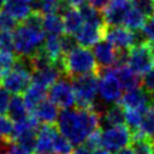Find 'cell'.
Instances as JSON below:
<instances>
[{
	"label": "cell",
	"mask_w": 154,
	"mask_h": 154,
	"mask_svg": "<svg viewBox=\"0 0 154 154\" xmlns=\"http://www.w3.org/2000/svg\"><path fill=\"white\" fill-rule=\"evenodd\" d=\"M0 154H7L5 150V144H0Z\"/></svg>",
	"instance_id": "47"
},
{
	"label": "cell",
	"mask_w": 154,
	"mask_h": 154,
	"mask_svg": "<svg viewBox=\"0 0 154 154\" xmlns=\"http://www.w3.org/2000/svg\"><path fill=\"white\" fill-rule=\"evenodd\" d=\"M72 143L58 132L54 140V154H72Z\"/></svg>",
	"instance_id": "33"
},
{
	"label": "cell",
	"mask_w": 154,
	"mask_h": 154,
	"mask_svg": "<svg viewBox=\"0 0 154 154\" xmlns=\"http://www.w3.org/2000/svg\"><path fill=\"white\" fill-rule=\"evenodd\" d=\"M76 105L78 108H95V99L99 94V75L90 73L72 79ZM97 111V109H96Z\"/></svg>",
	"instance_id": "5"
},
{
	"label": "cell",
	"mask_w": 154,
	"mask_h": 154,
	"mask_svg": "<svg viewBox=\"0 0 154 154\" xmlns=\"http://www.w3.org/2000/svg\"><path fill=\"white\" fill-rule=\"evenodd\" d=\"M46 90L45 88L40 87V85H36L34 83H31V85L26 89V91L24 93V102H25V106L28 108V111L32 112L38 103H41L43 100H46Z\"/></svg>",
	"instance_id": "24"
},
{
	"label": "cell",
	"mask_w": 154,
	"mask_h": 154,
	"mask_svg": "<svg viewBox=\"0 0 154 154\" xmlns=\"http://www.w3.org/2000/svg\"><path fill=\"white\" fill-rule=\"evenodd\" d=\"M60 41H61V48H63L64 55H66L67 53H70L71 51H73L77 47V41L73 35L64 34L60 36Z\"/></svg>",
	"instance_id": "37"
},
{
	"label": "cell",
	"mask_w": 154,
	"mask_h": 154,
	"mask_svg": "<svg viewBox=\"0 0 154 154\" xmlns=\"http://www.w3.org/2000/svg\"><path fill=\"white\" fill-rule=\"evenodd\" d=\"M38 129V120L34 116H28L25 119L14 123L12 142L32 153L35 150Z\"/></svg>",
	"instance_id": "7"
},
{
	"label": "cell",
	"mask_w": 154,
	"mask_h": 154,
	"mask_svg": "<svg viewBox=\"0 0 154 154\" xmlns=\"http://www.w3.org/2000/svg\"><path fill=\"white\" fill-rule=\"evenodd\" d=\"M130 0H109L102 10V17L107 26H119L124 24V19L131 8Z\"/></svg>",
	"instance_id": "14"
},
{
	"label": "cell",
	"mask_w": 154,
	"mask_h": 154,
	"mask_svg": "<svg viewBox=\"0 0 154 154\" xmlns=\"http://www.w3.org/2000/svg\"><path fill=\"white\" fill-rule=\"evenodd\" d=\"M126 65L138 76L154 69V57L147 42H140L128 51Z\"/></svg>",
	"instance_id": "9"
},
{
	"label": "cell",
	"mask_w": 154,
	"mask_h": 154,
	"mask_svg": "<svg viewBox=\"0 0 154 154\" xmlns=\"http://www.w3.org/2000/svg\"><path fill=\"white\" fill-rule=\"evenodd\" d=\"M116 76L118 77L123 89L130 90V89H135L138 88L141 84V79L140 77L126 65V64H119L117 66L113 67Z\"/></svg>",
	"instance_id": "20"
},
{
	"label": "cell",
	"mask_w": 154,
	"mask_h": 154,
	"mask_svg": "<svg viewBox=\"0 0 154 154\" xmlns=\"http://www.w3.org/2000/svg\"><path fill=\"white\" fill-rule=\"evenodd\" d=\"M131 4L135 7H137L138 10H141L148 18L154 12V1L153 0H132Z\"/></svg>",
	"instance_id": "36"
},
{
	"label": "cell",
	"mask_w": 154,
	"mask_h": 154,
	"mask_svg": "<svg viewBox=\"0 0 154 154\" xmlns=\"http://www.w3.org/2000/svg\"><path fill=\"white\" fill-rule=\"evenodd\" d=\"M45 30L42 26V14L32 12L13 31L14 52L19 58L29 59L38 52L45 43Z\"/></svg>",
	"instance_id": "2"
},
{
	"label": "cell",
	"mask_w": 154,
	"mask_h": 154,
	"mask_svg": "<svg viewBox=\"0 0 154 154\" xmlns=\"http://www.w3.org/2000/svg\"><path fill=\"white\" fill-rule=\"evenodd\" d=\"M142 36L144 38H148L149 41H154V12L144 24L142 29Z\"/></svg>",
	"instance_id": "40"
},
{
	"label": "cell",
	"mask_w": 154,
	"mask_h": 154,
	"mask_svg": "<svg viewBox=\"0 0 154 154\" xmlns=\"http://www.w3.org/2000/svg\"><path fill=\"white\" fill-rule=\"evenodd\" d=\"M143 112L135 109H125V123L131 129V131H136L141 124Z\"/></svg>",
	"instance_id": "34"
},
{
	"label": "cell",
	"mask_w": 154,
	"mask_h": 154,
	"mask_svg": "<svg viewBox=\"0 0 154 154\" xmlns=\"http://www.w3.org/2000/svg\"><path fill=\"white\" fill-rule=\"evenodd\" d=\"M48 95H49V100L63 109L72 108V106L76 103L73 85L67 77L59 78L49 88Z\"/></svg>",
	"instance_id": "11"
},
{
	"label": "cell",
	"mask_w": 154,
	"mask_h": 154,
	"mask_svg": "<svg viewBox=\"0 0 154 154\" xmlns=\"http://www.w3.org/2000/svg\"><path fill=\"white\" fill-rule=\"evenodd\" d=\"M42 26L47 35L60 36L65 32L63 16H60L59 13H52V14L43 16L42 17Z\"/></svg>",
	"instance_id": "25"
},
{
	"label": "cell",
	"mask_w": 154,
	"mask_h": 154,
	"mask_svg": "<svg viewBox=\"0 0 154 154\" xmlns=\"http://www.w3.org/2000/svg\"><path fill=\"white\" fill-rule=\"evenodd\" d=\"M148 47H149V49H150V52H152V54L154 57V41H149L148 42Z\"/></svg>",
	"instance_id": "46"
},
{
	"label": "cell",
	"mask_w": 154,
	"mask_h": 154,
	"mask_svg": "<svg viewBox=\"0 0 154 154\" xmlns=\"http://www.w3.org/2000/svg\"><path fill=\"white\" fill-rule=\"evenodd\" d=\"M116 154H135V152L132 150L131 147H126V148H123V149L116 152Z\"/></svg>",
	"instance_id": "44"
},
{
	"label": "cell",
	"mask_w": 154,
	"mask_h": 154,
	"mask_svg": "<svg viewBox=\"0 0 154 154\" xmlns=\"http://www.w3.org/2000/svg\"><path fill=\"white\" fill-rule=\"evenodd\" d=\"M61 75H64L61 65L52 64L41 70L34 71L32 72V83L36 85H40L45 89H48L58 81V78Z\"/></svg>",
	"instance_id": "17"
},
{
	"label": "cell",
	"mask_w": 154,
	"mask_h": 154,
	"mask_svg": "<svg viewBox=\"0 0 154 154\" xmlns=\"http://www.w3.org/2000/svg\"><path fill=\"white\" fill-rule=\"evenodd\" d=\"M42 49L46 52V54L49 57V59L53 61V64L61 65V60L64 58V53H63V48H61L60 36L48 35L46 37V40H45Z\"/></svg>",
	"instance_id": "22"
},
{
	"label": "cell",
	"mask_w": 154,
	"mask_h": 154,
	"mask_svg": "<svg viewBox=\"0 0 154 154\" xmlns=\"http://www.w3.org/2000/svg\"><path fill=\"white\" fill-rule=\"evenodd\" d=\"M29 111L25 106V102H24V99L20 96V95H14L11 101H10V105H8V109H7V114H8V118L17 123V122H20L23 119H25L29 114Z\"/></svg>",
	"instance_id": "26"
},
{
	"label": "cell",
	"mask_w": 154,
	"mask_h": 154,
	"mask_svg": "<svg viewBox=\"0 0 154 154\" xmlns=\"http://www.w3.org/2000/svg\"><path fill=\"white\" fill-rule=\"evenodd\" d=\"M59 111L58 106L52 102L51 100H43L41 103L37 105V107L32 111V116L41 123L43 124H49L53 125L59 117Z\"/></svg>",
	"instance_id": "18"
},
{
	"label": "cell",
	"mask_w": 154,
	"mask_h": 154,
	"mask_svg": "<svg viewBox=\"0 0 154 154\" xmlns=\"http://www.w3.org/2000/svg\"><path fill=\"white\" fill-rule=\"evenodd\" d=\"M132 142V131L128 125L109 126L101 131L100 146L108 152H118Z\"/></svg>",
	"instance_id": "6"
},
{
	"label": "cell",
	"mask_w": 154,
	"mask_h": 154,
	"mask_svg": "<svg viewBox=\"0 0 154 154\" xmlns=\"http://www.w3.org/2000/svg\"><path fill=\"white\" fill-rule=\"evenodd\" d=\"M101 113L94 108H69L63 109L57 124L59 132L72 144L83 143L91 134L100 129Z\"/></svg>",
	"instance_id": "1"
},
{
	"label": "cell",
	"mask_w": 154,
	"mask_h": 154,
	"mask_svg": "<svg viewBox=\"0 0 154 154\" xmlns=\"http://www.w3.org/2000/svg\"><path fill=\"white\" fill-rule=\"evenodd\" d=\"M153 149H154V142H153Z\"/></svg>",
	"instance_id": "49"
},
{
	"label": "cell",
	"mask_w": 154,
	"mask_h": 154,
	"mask_svg": "<svg viewBox=\"0 0 154 154\" xmlns=\"http://www.w3.org/2000/svg\"><path fill=\"white\" fill-rule=\"evenodd\" d=\"M108 1H109V0H88L89 5H91L94 8L99 10V11L103 10V8L106 7V5L108 4Z\"/></svg>",
	"instance_id": "42"
},
{
	"label": "cell",
	"mask_w": 154,
	"mask_h": 154,
	"mask_svg": "<svg viewBox=\"0 0 154 154\" xmlns=\"http://www.w3.org/2000/svg\"><path fill=\"white\" fill-rule=\"evenodd\" d=\"M119 105H122L124 109H135L144 112L148 107L154 105V96L138 87L135 89L126 90L123 94Z\"/></svg>",
	"instance_id": "13"
},
{
	"label": "cell",
	"mask_w": 154,
	"mask_h": 154,
	"mask_svg": "<svg viewBox=\"0 0 154 154\" xmlns=\"http://www.w3.org/2000/svg\"><path fill=\"white\" fill-rule=\"evenodd\" d=\"M63 2L70 7H75V8H79L83 4H84V0H63Z\"/></svg>",
	"instance_id": "43"
},
{
	"label": "cell",
	"mask_w": 154,
	"mask_h": 154,
	"mask_svg": "<svg viewBox=\"0 0 154 154\" xmlns=\"http://www.w3.org/2000/svg\"><path fill=\"white\" fill-rule=\"evenodd\" d=\"M18 26V20L7 11L0 10V31H14Z\"/></svg>",
	"instance_id": "32"
},
{
	"label": "cell",
	"mask_w": 154,
	"mask_h": 154,
	"mask_svg": "<svg viewBox=\"0 0 154 154\" xmlns=\"http://www.w3.org/2000/svg\"><path fill=\"white\" fill-rule=\"evenodd\" d=\"M5 1H6V0H0V10H1V7L5 5Z\"/></svg>",
	"instance_id": "48"
},
{
	"label": "cell",
	"mask_w": 154,
	"mask_h": 154,
	"mask_svg": "<svg viewBox=\"0 0 154 154\" xmlns=\"http://www.w3.org/2000/svg\"><path fill=\"white\" fill-rule=\"evenodd\" d=\"M32 83V70L29 60L17 57V61L13 69L0 79V84L10 93L19 95L25 93Z\"/></svg>",
	"instance_id": "4"
},
{
	"label": "cell",
	"mask_w": 154,
	"mask_h": 154,
	"mask_svg": "<svg viewBox=\"0 0 154 154\" xmlns=\"http://www.w3.org/2000/svg\"><path fill=\"white\" fill-rule=\"evenodd\" d=\"M143 137L150 138L152 141L154 140V105L148 107L143 114H142V120L136 131H134Z\"/></svg>",
	"instance_id": "28"
},
{
	"label": "cell",
	"mask_w": 154,
	"mask_h": 154,
	"mask_svg": "<svg viewBox=\"0 0 154 154\" xmlns=\"http://www.w3.org/2000/svg\"><path fill=\"white\" fill-rule=\"evenodd\" d=\"M147 19H148V17L141 10H138L137 7H135L132 5L124 19V26L131 31L142 30L144 24L147 23Z\"/></svg>",
	"instance_id": "27"
},
{
	"label": "cell",
	"mask_w": 154,
	"mask_h": 154,
	"mask_svg": "<svg viewBox=\"0 0 154 154\" xmlns=\"http://www.w3.org/2000/svg\"><path fill=\"white\" fill-rule=\"evenodd\" d=\"M131 148L135 152V154H154L153 141L136 132H132Z\"/></svg>",
	"instance_id": "29"
},
{
	"label": "cell",
	"mask_w": 154,
	"mask_h": 154,
	"mask_svg": "<svg viewBox=\"0 0 154 154\" xmlns=\"http://www.w3.org/2000/svg\"><path fill=\"white\" fill-rule=\"evenodd\" d=\"M10 101H11L10 91L0 84V114L1 116H4L5 113H7Z\"/></svg>",
	"instance_id": "39"
},
{
	"label": "cell",
	"mask_w": 154,
	"mask_h": 154,
	"mask_svg": "<svg viewBox=\"0 0 154 154\" xmlns=\"http://www.w3.org/2000/svg\"><path fill=\"white\" fill-rule=\"evenodd\" d=\"M106 29V23H84L79 31L75 35V38L82 47L88 48L90 46H95L105 38Z\"/></svg>",
	"instance_id": "15"
},
{
	"label": "cell",
	"mask_w": 154,
	"mask_h": 154,
	"mask_svg": "<svg viewBox=\"0 0 154 154\" xmlns=\"http://www.w3.org/2000/svg\"><path fill=\"white\" fill-rule=\"evenodd\" d=\"M14 43H13V34L8 31H0V52L13 53Z\"/></svg>",
	"instance_id": "35"
},
{
	"label": "cell",
	"mask_w": 154,
	"mask_h": 154,
	"mask_svg": "<svg viewBox=\"0 0 154 154\" xmlns=\"http://www.w3.org/2000/svg\"><path fill=\"white\" fill-rule=\"evenodd\" d=\"M63 22H64L65 34L73 36L79 31V29L84 24L79 8H75V7H67L63 12Z\"/></svg>",
	"instance_id": "19"
},
{
	"label": "cell",
	"mask_w": 154,
	"mask_h": 154,
	"mask_svg": "<svg viewBox=\"0 0 154 154\" xmlns=\"http://www.w3.org/2000/svg\"><path fill=\"white\" fill-rule=\"evenodd\" d=\"M58 130L54 125L43 124L40 126L36 138L35 154H54V140Z\"/></svg>",
	"instance_id": "16"
},
{
	"label": "cell",
	"mask_w": 154,
	"mask_h": 154,
	"mask_svg": "<svg viewBox=\"0 0 154 154\" xmlns=\"http://www.w3.org/2000/svg\"><path fill=\"white\" fill-rule=\"evenodd\" d=\"M105 40L111 42L119 52H128L137 43V36L135 31L129 30L125 26H107Z\"/></svg>",
	"instance_id": "12"
},
{
	"label": "cell",
	"mask_w": 154,
	"mask_h": 154,
	"mask_svg": "<svg viewBox=\"0 0 154 154\" xmlns=\"http://www.w3.org/2000/svg\"><path fill=\"white\" fill-rule=\"evenodd\" d=\"M123 87L116 76L113 67L100 70L99 73V96L105 103H116L120 101Z\"/></svg>",
	"instance_id": "10"
},
{
	"label": "cell",
	"mask_w": 154,
	"mask_h": 154,
	"mask_svg": "<svg viewBox=\"0 0 154 154\" xmlns=\"http://www.w3.org/2000/svg\"><path fill=\"white\" fill-rule=\"evenodd\" d=\"M142 89L146 90L148 94L154 96V69H152L149 72L143 75V78L141 79Z\"/></svg>",
	"instance_id": "38"
},
{
	"label": "cell",
	"mask_w": 154,
	"mask_h": 154,
	"mask_svg": "<svg viewBox=\"0 0 154 154\" xmlns=\"http://www.w3.org/2000/svg\"><path fill=\"white\" fill-rule=\"evenodd\" d=\"M93 154H111V152H108V150H106L103 148H97L96 150H94Z\"/></svg>",
	"instance_id": "45"
},
{
	"label": "cell",
	"mask_w": 154,
	"mask_h": 154,
	"mask_svg": "<svg viewBox=\"0 0 154 154\" xmlns=\"http://www.w3.org/2000/svg\"><path fill=\"white\" fill-rule=\"evenodd\" d=\"M101 120L103 124L109 126L123 125L125 123V109L122 105L114 103L107 109H103L101 113Z\"/></svg>",
	"instance_id": "23"
},
{
	"label": "cell",
	"mask_w": 154,
	"mask_h": 154,
	"mask_svg": "<svg viewBox=\"0 0 154 154\" xmlns=\"http://www.w3.org/2000/svg\"><path fill=\"white\" fill-rule=\"evenodd\" d=\"M93 54L99 70L111 69L119 64H126L128 52H119L111 42L105 38L93 46Z\"/></svg>",
	"instance_id": "8"
},
{
	"label": "cell",
	"mask_w": 154,
	"mask_h": 154,
	"mask_svg": "<svg viewBox=\"0 0 154 154\" xmlns=\"http://www.w3.org/2000/svg\"><path fill=\"white\" fill-rule=\"evenodd\" d=\"M61 69L67 78H76L90 73H100L99 66L93 52L82 46H77L73 51L64 55L61 60Z\"/></svg>",
	"instance_id": "3"
},
{
	"label": "cell",
	"mask_w": 154,
	"mask_h": 154,
	"mask_svg": "<svg viewBox=\"0 0 154 154\" xmlns=\"http://www.w3.org/2000/svg\"><path fill=\"white\" fill-rule=\"evenodd\" d=\"M13 126L14 124L10 118L0 114V144H7L12 142Z\"/></svg>",
	"instance_id": "30"
},
{
	"label": "cell",
	"mask_w": 154,
	"mask_h": 154,
	"mask_svg": "<svg viewBox=\"0 0 154 154\" xmlns=\"http://www.w3.org/2000/svg\"><path fill=\"white\" fill-rule=\"evenodd\" d=\"M4 10L13 16L18 22H24L32 13V8L28 0H6Z\"/></svg>",
	"instance_id": "21"
},
{
	"label": "cell",
	"mask_w": 154,
	"mask_h": 154,
	"mask_svg": "<svg viewBox=\"0 0 154 154\" xmlns=\"http://www.w3.org/2000/svg\"><path fill=\"white\" fill-rule=\"evenodd\" d=\"M5 150L7 154H31V152H29L28 149L23 148L22 146L17 144L14 142L5 144Z\"/></svg>",
	"instance_id": "41"
},
{
	"label": "cell",
	"mask_w": 154,
	"mask_h": 154,
	"mask_svg": "<svg viewBox=\"0 0 154 154\" xmlns=\"http://www.w3.org/2000/svg\"><path fill=\"white\" fill-rule=\"evenodd\" d=\"M16 61L17 57L13 53L0 52V79L13 69Z\"/></svg>",
	"instance_id": "31"
}]
</instances>
